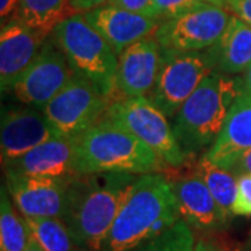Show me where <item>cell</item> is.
I'll use <instances>...</instances> for the list:
<instances>
[{"label":"cell","instance_id":"1","mask_svg":"<svg viewBox=\"0 0 251 251\" xmlns=\"http://www.w3.org/2000/svg\"><path fill=\"white\" fill-rule=\"evenodd\" d=\"M138 177L133 173H90L70 181L62 221L81 250L98 249Z\"/></svg>","mask_w":251,"mask_h":251},{"label":"cell","instance_id":"2","mask_svg":"<svg viewBox=\"0 0 251 251\" xmlns=\"http://www.w3.org/2000/svg\"><path fill=\"white\" fill-rule=\"evenodd\" d=\"M180 221L169 180L161 173L141 175L95 251H135Z\"/></svg>","mask_w":251,"mask_h":251},{"label":"cell","instance_id":"3","mask_svg":"<svg viewBox=\"0 0 251 251\" xmlns=\"http://www.w3.org/2000/svg\"><path fill=\"white\" fill-rule=\"evenodd\" d=\"M243 90V80L214 72L184 102L172 119V127L187 161L214 144Z\"/></svg>","mask_w":251,"mask_h":251},{"label":"cell","instance_id":"4","mask_svg":"<svg viewBox=\"0 0 251 251\" xmlns=\"http://www.w3.org/2000/svg\"><path fill=\"white\" fill-rule=\"evenodd\" d=\"M166 166L152 150L122 127L100 119L75 138V169L90 173H161Z\"/></svg>","mask_w":251,"mask_h":251},{"label":"cell","instance_id":"5","mask_svg":"<svg viewBox=\"0 0 251 251\" xmlns=\"http://www.w3.org/2000/svg\"><path fill=\"white\" fill-rule=\"evenodd\" d=\"M50 35L63 50L74 73L92 81L102 94L116 97V72L119 56L84 14L63 18Z\"/></svg>","mask_w":251,"mask_h":251},{"label":"cell","instance_id":"6","mask_svg":"<svg viewBox=\"0 0 251 251\" xmlns=\"http://www.w3.org/2000/svg\"><path fill=\"white\" fill-rule=\"evenodd\" d=\"M103 119L135 135L156 153L166 168H180L187 158L173 133V127L148 97L112 99Z\"/></svg>","mask_w":251,"mask_h":251},{"label":"cell","instance_id":"7","mask_svg":"<svg viewBox=\"0 0 251 251\" xmlns=\"http://www.w3.org/2000/svg\"><path fill=\"white\" fill-rule=\"evenodd\" d=\"M214 72V63L206 49L181 52L162 48L159 72L148 98L172 120L201 82Z\"/></svg>","mask_w":251,"mask_h":251},{"label":"cell","instance_id":"8","mask_svg":"<svg viewBox=\"0 0 251 251\" xmlns=\"http://www.w3.org/2000/svg\"><path fill=\"white\" fill-rule=\"evenodd\" d=\"M110 102L92 81L75 73L42 112L59 137L77 138L103 117Z\"/></svg>","mask_w":251,"mask_h":251},{"label":"cell","instance_id":"9","mask_svg":"<svg viewBox=\"0 0 251 251\" xmlns=\"http://www.w3.org/2000/svg\"><path fill=\"white\" fill-rule=\"evenodd\" d=\"M232 16L226 7L198 3L179 16L162 21L153 38L165 49L181 52L205 50L221 39Z\"/></svg>","mask_w":251,"mask_h":251},{"label":"cell","instance_id":"10","mask_svg":"<svg viewBox=\"0 0 251 251\" xmlns=\"http://www.w3.org/2000/svg\"><path fill=\"white\" fill-rule=\"evenodd\" d=\"M74 74L63 50L49 35L34 63L18 78L11 92L23 105L44 110Z\"/></svg>","mask_w":251,"mask_h":251},{"label":"cell","instance_id":"11","mask_svg":"<svg viewBox=\"0 0 251 251\" xmlns=\"http://www.w3.org/2000/svg\"><path fill=\"white\" fill-rule=\"evenodd\" d=\"M59 137L45 113L32 106L7 108L1 110L0 153L3 169L25 153Z\"/></svg>","mask_w":251,"mask_h":251},{"label":"cell","instance_id":"12","mask_svg":"<svg viewBox=\"0 0 251 251\" xmlns=\"http://www.w3.org/2000/svg\"><path fill=\"white\" fill-rule=\"evenodd\" d=\"M50 32L27 25L17 16L1 24L0 32V88L11 92L14 84L34 63Z\"/></svg>","mask_w":251,"mask_h":251},{"label":"cell","instance_id":"13","mask_svg":"<svg viewBox=\"0 0 251 251\" xmlns=\"http://www.w3.org/2000/svg\"><path fill=\"white\" fill-rule=\"evenodd\" d=\"M6 175V187L17 211L24 218H57L66 211L72 180Z\"/></svg>","mask_w":251,"mask_h":251},{"label":"cell","instance_id":"14","mask_svg":"<svg viewBox=\"0 0 251 251\" xmlns=\"http://www.w3.org/2000/svg\"><path fill=\"white\" fill-rule=\"evenodd\" d=\"M169 183L177 201L180 219L191 229L216 233L229 226L232 218L225 214L197 172Z\"/></svg>","mask_w":251,"mask_h":251},{"label":"cell","instance_id":"15","mask_svg":"<svg viewBox=\"0 0 251 251\" xmlns=\"http://www.w3.org/2000/svg\"><path fill=\"white\" fill-rule=\"evenodd\" d=\"M162 48L152 36L144 38L119 54L116 94L125 98L148 97L161 66Z\"/></svg>","mask_w":251,"mask_h":251},{"label":"cell","instance_id":"16","mask_svg":"<svg viewBox=\"0 0 251 251\" xmlns=\"http://www.w3.org/2000/svg\"><path fill=\"white\" fill-rule=\"evenodd\" d=\"M84 17L103 36L117 56L130 45L144 38L152 36L162 23L161 20L137 14L110 4H103L88 13H84Z\"/></svg>","mask_w":251,"mask_h":251},{"label":"cell","instance_id":"17","mask_svg":"<svg viewBox=\"0 0 251 251\" xmlns=\"http://www.w3.org/2000/svg\"><path fill=\"white\" fill-rule=\"evenodd\" d=\"M4 173L73 180L80 176L75 169V138L56 137L41 144L13 162Z\"/></svg>","mask_w":251,"mask_h":251},{"label":"cell","instance_id":"18","mask_svg":"<svg viewBox=\"0 0 251 251\" xmlns=\"http://www.w3.org/2000/svg\"><path fill=\"white\" fill-rule=\"evenodd\" d=\"M251 150V94L243 90L234 99L224 127L204 155L212 163L227 169L243 152Z\"/></svg>","mask_w":251,"mask_h":251},{"label":"cell","instance_id":"19","mask_svg":"<svg viewBox=\"0 0 251 251\" xmlns=\"http://www.w3.org/2000/svg\"><path fill=\"white\" fill-rule=\"evenodd\" d=\"M206 50L216 73L227 75L244 73L251 66V25L233 14L224 35Z\"/></svg>","mask_w":251,"mask_h":251},{"label":"cell","instance_id":"20","mask_svg":"<svg viewBox=\"0 0 251 251\" xmlns=\"http://www.w3.org/2000/svg\"><path fill=\"white\" fill-rule=\"evenodd\" d=\"M31 243L28 225L10 197L6 184L0 191V251H25Z\"/></svg>","mask_w":251,"mask_h":251},{"label":"cell","instance_id":"21","mask_svg":"<svg viewBox=\"0 0 251 251\" xmlns=\"http://www.w3.org/2000/svg\"><path fill=\"white\" fill-rule=\"evenodd\" d=\"M196 172L205 181L219 206L229 218L233 219V204L237 193V176L229 169L221 168L205 158L202 153L197 161Z\"/></svg>","mask_w":251,"mask_h":251},{"label":"cell","instance_id":"22","mask_svg":"<svg viewBox=\"0 0 251 251\" xmlns=\"http://www.w3.org/2000/svg\"><path fill=\"white\" fill-rule=\"evenodd\" d=\"M14 16L29 27L52 32L57 23L72 14L69 0H18Z\"/></svg>","mask_w":251,"mask_h":251},{"label":"cell","instance_id":"23","mask_svg":"<svg viewBox=\"0 0 251 251\" xmlns=\"http://www.w3.org/2000/svg\"><path fill=\"white\" fill-rule=\"evenodd\" d=\"M34 242L44 251H82L57 218H24Z\"/></svg>","mask_w":251,"mask_h":251},{"label":"cell","instance_id":"24","mask_svg":"<svg viewBox=\"0 0 251 251\" xmlns=\"http://www.w3.org/2000/svg\"><path fill=\"white\" fill-rule=\"evenodd\" d=\"M196 244L193 229L180 219L171 229L151 239L135 251H194Z\"/></svg>","mask_w":251,"mask_h":251},{"label":"cell","instance_id":"25","mask_svg":"<svg viewBox=\"0 0 251 251\" xmlns=\"http://www.w3.org/2000/svg\"><path fill=\"white\" fill-rule=\"evenodd\" d=\"M233 215L251 216V175L237 176V193L234 198Z\"/></svg>","mask_w":251,"mask_h":251},{"label":"cell","instance_id":"26","mask_svg":"<svg viewBox=\"0 0 251 251\" xmlns=\"http://www.w3.org/2000/svg\"><path fill=\"white\" fill-rule=\"evenodd\" d=\"M153 1L161 21L176 17L200 3L196 0H153Z\"/></svg>","mask_w":251,"mask_h":251},{"label":"cell","instance_id":"27","mask_svg":"<svg viewBox=\"0 0 251 251\" xmlns=\"http://www.w3.org/2000/svg\"><path fill=\"white\" fill-rule=\"evenodd\" d=\"M108 4L133 11L137 14H143L147 17L161 20L153 0H109Z\"/></svg>","mask_w":251,"mask_h":251},{"label":"cell","instance_id":"28","mask_svg":"<svg viewBox=\"0 0 251 251\" xmlns=\"http://www.w3.org/2000/svg\"><path fill=\"white\" fill-rule=\"evenodd\" d=\"M226 7L236 17L251 25V0H227Z\"/></svg>","mask_w":251,"mask_h":251},{"label":"cell","instance_id":"29","mask_svg":"<svg viewBox=\"0 0 251 251\" xmlns=\"http://www.w3.org/2000/svg\"><path fill=\"white\" fill-rule=\"evenodd\" d=\"M109 0H69L70 14H84L91 10L108 4Z\"/></svg>","mask_w":251,"mask_h":251},{"label":"cell","instance_id":"30","mask_svg":"<svg viewBox=\"0 0 251 251\" xmlns=\"http://www.w3.org/2000/svg\"><path fill=\"white\" fill-rule=\"evenodd\" d=\"M230 172H233L236 176H242V175H251V150L243 152L239 155L232 165L227 168Z\"/></svg>","mask_w":251,"mask_h":251},{"label":"cell","instance_id":"31","mask_svg":"<svg viewBox=\"0 0 251 251\" xmlns=\"http://www.w3.org/2000/svg\"><path fill=\"white\" fill-rule=\"evenodd\" d=\"M18 0H0V18L1 24H4L10 17L14 16L17 10Z\"/></svg>","mask_w":251,"mask_h":251},{"label":"cell","instance_id":"32","mask_svg":"<svg viewBox=\"0 0 251 251\" xmlns=\"http://www.w3.org/2000/svg\"><path fill=\"white\" fill-rule=\"evenodd\" d=\"M194 251H227L224 247L218 246L215 243L211 242H200L196 244V249Z\"/></svg>","mask_w":251,"mask_h":251},{"label":"cell","instance_id":"33","mask_svg":"<svg viewBox=\"0 0 251 251\" xmlns=\"http://www.w3.org/2000/svg\"><path fill=\"white\" fill-rule=\"evenodd\" d=\"M243 87H244V90L249 91L251 94V66L246 70V72L243 73Z\"/></svg>","mask_w":251,"mask_h":251},{"label":"cell","instance_id":"34","mask_svg":"<svg viewBox=\"0 0 251 251\" xmlns=\"http://www.w3.org/2000/svg\"><path fill=\"white\" fill-rule=\"evenodd\" d=\"M196 1H200V3H209V4H216V6H222V7H226L227 6V0H196ZM227 9V7H226Z\"/></svg>","mask_w":251,"mask_h":251},{"label":"cell","instance_id":"35","mask_svg":"<svg viewBox=\"0 0 251 251\" xmlns=\"http://www.w3.org/2000/svg\"><path fill=\"white\" fill-rule=\"evenodd\" d=\"M25 251H44V250H42V249H41V247L38 246V243L34 242V240H32V237H31V243L28 244L27 250H25Z\"/></svg>","mask_w":251,"mask_h":251}]
</instances>
